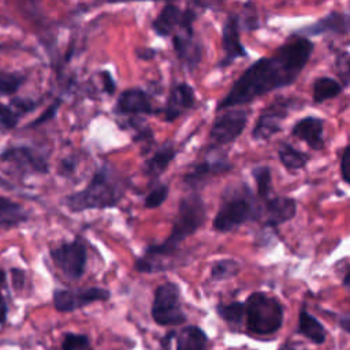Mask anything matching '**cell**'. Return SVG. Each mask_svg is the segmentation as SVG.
I'll return each instance as SVG.
<instances>
[{"mask_svg": "<svg viewBox=\"0 0 350 350\" xmlns=\"http://www.w3.org/2000/svg\"><path fill=\"white\" fill-rule=\"evenodd\" d=\"M313 49L314 44L309 38L293 36V40L282 44L271 56L249 66L217 103L216 111L250 104L264 94L293 85L308 64Z\"/></svg>", "mask_w": 350, "mask_h": 350, "instance_id": "obj_1", "label": "cell"}, {"mask_svg": "<svg viewBox=\"0 0 350 350\" xmlns=\"http://www.w3.org/2000/svg\"><path fill=\"white\" fill-rule=\"evenodd\" d=\"M126 187V182L112 167L101 165L82 190L66 196L64 205L71 212L113 208L123 198Z\"/></svg>", "mask_w": 350, "mask_h": 350, "instance_id": "obj_2", "label": "cell"}, {"mask_svg": "<svg viewBox=\"0 0 350 350\" xmlns=\"http://www.w3.org/2000/svg\"><path fill=\"white\" fill-rule=\"evenodd\" d=\"M260 213L261 206L247 185L242 183L237 187H227L221 196L212 227L219 232H230L250 220L260 219Z\"/></svg>", "mask_w": 350, "mask_h": 350, "instance_id": "obj_3", "label": "cell"}, {"mask_svg": "<svg viewBox=\"0 0 350 350\" xmlns=\"http://www.w3.org/2000/svg\"><path fill=\"white\" fill-rule=\"evenodd\" d=\"M206 219V206L204 200L197 191H193L189 196L180 198L171 232L167 239L161 243H152L154 250L167 254H179V245L196 234L198 228L205 223Z\"/></svg>", "mask_w": 350, "mask_h": 350, "instance_id": "obj_4", "label": "cell"}, {"mask_svg": "<svg viewBox=\"0 0 350 350\" xmlns=\"http://www.w3.org/2000/svg\"><path fill=\"white\" fill-rule=\"evenodd\" d=\"M243 305L246 327L252 334L271 335L280 329L284 312L278 298L256 291L246 298Z\"/></svg>", "mask_w": 350, "mask_h": 350, "instance_id": "obj_5", "label": "cell"}, {"mask_svg": "<svg viewBox=\"0 0 350 350\" xmlns=\"http://www.w3.org/2000/svg\"><path fill=\"white\" fill-rule=\"evenodd\" d=\"M150 314L159 325H180L187 320L182 309L178 283L165 282L156 287Z\"/></svg>", "mask_w": 350, "mask_h": 350, "instance_id": "obj_6", "label": "cell"}, {"mask_svg": "<svg viewBox=\"0 0 350 350\" xmlns=\"http://www.w3.org/2000/svg\"><path fill=\"white\" fill-rule=\"evenodd\" d=\"M298 100L293 97H276L267 105L258 115L256 124L252 130L254 141H267L283 130V120L288 116L290 111L297 107Z\"/></svg>", "mask_w": 350, "mask_h": 350, "instance_id": "obj_7", "label": "cell"}, {"mask_svg": "<svg viewBox=\"0 0 350 350\" xmlns=\"http://www.w3.org/2000/svg\"><path fill=\"white\" fill-rule=\"evenodd\" d=\"M51 258L66 278L77 280L86 269V246L79 238H75L71 242H63L51 250Z\"/></svg>", "mask_w": 350, "mask_h": 350, "instance_id": "obj_8", "label": "cell"}, {"mask_svg": "<svg viewBox=\"0 0 350 350\" xmlns=\"http://www.w3.org/2000/svg\"><path fill=\"white\" fill-rule=\"evenodd\" d=\"M247 118V109H226V112L216 116L208 135L211 146H221L234 142L243 133Z\"/></svg>", "mask_w": 350, "mask_h": 350, "instance_id": "obj_9", "label": "cell"}, {"mask_svg": "<svg viewBox=\"0 0 350 350\" xmlns=\"http://www.w3.org/2000/svg\"><path fill=\"white\" fill-rule=\"evenodd\" d=\"M111 298V291L101 287H83V288H56L52 295L53 306L57 312L68 313L85 308L98 301Z\"/></svg>", "mask_w": 350, "mask_h": 350, "instance_id": "obj_10", "label": "cell"}, {"mask_svg": "<svg viewBox=\"0 0 350 350\" xmlns=\"http://www.w3.org/2000/svg\"><path fill=\"white\" fill-rule=\"evenodd\" d=\"M241 25L238 14H228L221 27V49L223 57L217 62V67L226 68L239 57H247V52L241 42Z\"/></svg>", "mask_w": 350, "mask_h": 350, "instance_id": "obj_11", "label": "cell"}, {"mask_svg": "<svg viewBox=\"0 0 350 350\" xmlns=\"http://www.w3.org/2000/svg\"><path fill=\"white\" fill-rule=\"evenodd\" d=\"M172 46L178 60L187 71H193L198 67L202 59V46L196 38L193 27L179 29L174 33Z\"/></svg>", "mask_w": 350, "mask_h": 350, "instance_id": "obj_12", "label": "cell"}, {"mask_svg": "<svg viewBox=\"0 0 350 350\" xmlns=\"http://www.w3.org/2000/svg\"><path fill=\"white\" fill-rule=\"evenodd\" d=\"M232 163L226 157H219L215 160H204L194 164L183 176L185 183L193 190L198 193V189L204 187L206 182L212 178L226 174L232 170Z\"/></svg>", "mask_w": 350, "mask_h": 350, "instance_id": "obj_13", "label": "cell"}, {"mask_svg": "<svg viewBox=\"0 0 350 350\" xmlns=\"http://www.w3.org/2000/svg\"><path fill=\"white\" fill-rule=\"evenodd\" d=\"M0 160L15 164L29 172L46 174L49 171L46 156L29 146H12L5 149L1 152Z\"/></svg>", "mask_w": 350, "mask_h": 350, "instance_id": "obj_14", "label": "cell"}, {"mask_svg": "<svg viewBox=\"0 0 350 350\" xmlns=\"http://www.w3.org/2000/svg\"><path fill=\"white\" fill-rule=\"evenodd\" d=\"M350 27V15L347 12L340 11H331L321 19L316 21L312 25H308L299 29L293 36L298 37H314L321 34H335V36H346Z\"/></svg>", "mask_w": 350, "mask_h": 350, "instance_id": "obj_15", "label": "cell"}, {"mask_svg": "<svg viewBox=\"0 0 350 350\" xmlns=\"http://www.w3.org/2000/svg\"><path fill=\"white\" fill-rule=\"evenodd\" d=\"M297 213V201L291 197L276 196L264 201L260 217H262L264 227H278L290 221Z\"/></svg>", "mask_w": 350, "mask_h": 350, "instance_id": "obj_16", "label": "cell"}, {"mask_svg": "<svg viewBox=\"0 0 350 350\" xmlns=\"http://www.w3.org/2000/svg\"><path fill=\"white\" fill-rule=\"evenodd\" d=\"M113 112L118 115H153L156 111L152 105L149 94L139 88H130L116 98Z\"/></svg>", "mask_w": 350, "mask_h": 350, "instance_id": "obj_17", "label": "cell"}, {"mask_svg": "<svg viewBox=\"0 0 350 350\" xmlns=\"http://www.w3.org/2000/svg\"><path fill=\"white\" fill-rule=\"evenodd\" d=\"M196 105V93L194 89L186 83H176L171 88L170 94L167 97L165 107L163 108L164 120L174 122L180 118L186 111L191 109Z\"/></svg>", "mask_w": 350, "mask_h": 350, "instance_id": "obj_18", "label": "cell"}, {"mask_svg": "<svg viewBox=\"0 0 350 350\" xmlns=\"http://www.w3.org/2000/svg\"><path fill=\"white\" fill-rule=\"evenodd\" d=\"M291 135L304 141L312 150H321L324 142V120L317 116L301 118L293 127Z\"/></svg>", "mask_w": 350, "mask_h": 350, "instance_id": "obj_19", "label": "cell"}, {"mask_svg": "<svg viewBox=\"0 0 350 350\" xmlns=\"http://www.w3.org/2000/svg\"><path fill=\"white\" fill-rule=\"evenodd\" d=\"M38 105V101L33 98H12L11 104L0 101V130L10 131L16 127L21 118L27 112H31Z\"/></svg>", "mask_w": 350, "mask_h": 350, "instance_id": "obj_20", "label": "cell"}, {"mask_svg": "<svg viewBox=\"0 0 350 350\" xmlns=\"http://www.w3.org/2000/svg\"><path fill=\"white\" fill-rule=\"evenodd\" d=\"M183 19V11L176 4H165L159 15L152 21V29L159 37H168L179 29Z\"/></svg>", "mask_w": 350, "mask_h": 350, "instance_id": "obj_21", "label": "cell"}, {"mask_svg": "<svg viewBox=\"0 0 350 350\" xmlns=\"http://www.w3.org/2000/svg\"><path fill=\"white\" fill-rule=\"evenodd\" d=\"M176 156V150L174 148V145L171 142H167L164 145H161L157 150H154V153L142 165V172L156 180L170 165V163L175 159Z\"/></svg>", "mask_w": 350, "mask_h": 350, "instance_id": "obj_22", "label": "cell"}, {"mask_svg": "<svg viewBox=\"0 0 350 350\" xmlns=\"http://www.w3.org/2000/svg\"><path fill=\"white\" fill-rule=\"evenodd\" d=\"M27 220L29 213L21 204L0 196V228H12Z\"/></svg>", "mask_w": 350, "mask_h": 350, "instance_id": "obj_23", "label": "cell"}, {"mask_svg": "<svg viewBox=\"0 0 350 350\" xmlns=\"http://www.w3.org/2000/svg\"><path fill=\"white\" fill-rule=\"evenodd\" d=\"M298 334L304 335L309 340H312L316 345L324 343L327 334L324 325L313 316L310 314L305 308L301 309L299 317H298Z\"/></svg>", "mask_w": 350, "mask_h": 350, "instance_id": "obj_24", "label": "cell"}, {"mask_svg": "<svg viewBox=\"0 0 350 350\" xmlns=\"http://www.w3.org/2000/svg\"><path fill=\"white\" fill-rule=\"evenodd\" d=\"M208 336L197 325H186L176 336V350H206Z\"/></svg>", "mask_w": 350, "mask_h": 350, "instance_id": "obj_25", "label": "cell"}, {"mask_svg": "<svg viewBox=\"0 0 350 350\" xmlns=\"http://www.w3.org/2000/svg\"><path fill=\"white\" fill-rule=\"evenodd\" d=\"M343 90V86L339 81L331 77H320L314 79L312 88V98L313 103L321 104L336 96H339Z\"/></svg>", "mask_w": 350, "mask_h": 350, "instance_id": "obj_26", "label": "cell"}, {"mask_svg": "<svg viewBox=\"0 0 350 350\" xmlns=\"http://www.w3.org/2000/svg\"><path fill=\"white\" fill-rule=\"evenodd\" d=\"M278 156H279L282 165L288 171H298V170L305 168L310 159V156L308 153L295 149L294 146H291L287 142L280 144V146L278 149Z\"/></svg>", "mask_w": 350, "mask_h": 350, "instance_id": "obj_27", "label": "cell"}, {"mask_svg": "<svg viewBox=\"0 0 350 350\" xmlns=\"http://www.w3.org/2000/svg\"><path fill=\"white\" fill-rule=\"evenodd\" d=\"M216 312L221 320H224L231 327L241 325L245 317V305L243 302L234 301L230 304H219L216 306Z\"/></svg>", "mask_w": 350, "mask_h": 350, "instance_id": "obj_28", "label": "cell"}, {"mask_svg": "<svg viewBox=\"0 0 350 350\" xmlns=\"http://www.w3.org/2000/svg\"><path fill=\"white\" fill-rule=\"evenodd\" d=\"M252 175L256 180L258 198L264 202L268 198H271L272 193V176H271V168L268 165H258L252 170Z\"/></svg>", "mask_w": 350, "mask_h": 350, "instance_id": "obj_29", "label": "cell"}, {"mask_svg": "<svg viewBox=\"0 0 350 350\" xmlns=\"http://www.w3.org/2000/svg\"><path fill=\"white\" fill-rule=\"evenodd\" d=\"M241 265L237 260L232 258H223L216 261L211 268V280L213 282H223L232 279L238 275Z\"/></svg>", "mask_w": 350, "mask_h": 350, "instance_id": "obj_30", "label": "cell"}, {"mask_svg": "<svg viewBox=\"0 0 350 350\" xmlns=\"http://www.w3.org/2000/svg\"><path fill=\"white\" fill-rule=\"evenodd\" d=\"M170 189L165 183H159L156 185L153 189H150V191L146 194L145 201H144V206L148 209H154L159 208L168 197Z\"/></svg>", "mask_w": 350, "mask_h": 350, "instance_id": "obj_31", "label": "cell"}, {"mask_svg": "<svg viewBox=\"0 0 350 350\" xmlns=\"http://www.w3.org/2000/svg\"><path fill=\"white\" fill-rule=\"evenodd\" d=\"M90 339L85 334L66 332L62 340V350H88Z\"/></svg>", "mask_w": 350, "mask_h": 350, "instance_id": "obj_32", "label": "cell"}, {"mask_svg": "<svg viewBox=\"0 0 350 350\" xmlns=\"http://www.w3.org/2000/svg\"><path fill=\"white\" fill-rule=\"evenodd\" d=\"M23 82H25V77L19 74L0 75V96H10L15 93Z\"/></svg>", "mask_w": 350, "mask_h": 350, "instance_id": "obj_33", "label": "cell"}, {"mask_svg": "<svg viewBox=\"0 0 350 350\" xmlns=\"http://www.w3.org/2000/svg\"><path fill=\"white\" fill-rule=\"evenodd\" d=\"M335 64H336V70L339 72V77L342 78L343 85L346 86L349 83V53L346 51L342 52V53H338Z\"/></svg>", "mask_w": 350, "mask_h": 350, "instance_id": "obj_34", "label": "cell"}, {"mask_svg": "<svg viewBox=\"0 0 350 350\" xmlns=\"http://www.w3.org/2000/svg\"><path fill=\"white\" fill-rule=\"evenodd\" d=\"M100 79H101V85H103V92L107 93L108 96H112L116 90V82L112 77V74L107 70L100 71Z\"/></svg>", "mask_w": 350, "mask_h": 350, "instance_id": "obj_35", "label": "cell"}, {"mask_svg": "<svg viewBox=\"0 0 350 350\" xmlns=\"http://www.w3.org/2000/svg\"><path fill=\"white\" fill-rule=\"evenodd\" d=\"M347 168H349V146L346 145L340 154V164H339L340 176L345 183H349V170Z\"/></svg>", "mask_w": 350, "mask_h": 350, "instance_id": "obj_36", "label": "cell"}, {"mask_svg": "<svg viewBox=\"0 0 350 350\" xmlns=\"http://www.w3.org/2000/svg\"><path fill=\"white\" fill-rule=\"evenodd\" d=\"M59 105H60V101L57 100V101H55L34 123H31V126H37V124H41V123H44V122H46V120H49L51 118H53L55 116V113L57 112V108H59Z\"/></svg>", "mask_w": 350, "mask_h": 350, "instance_id": "obj_37", "label": "cell"}, {"mask_svg": "<svg viewBox=\"0 0 350 350\" xmlns=\"http://www.w3.org/2000/svg\"><path fill=\"white\" fill-rule=\"evenodd\" d=\"M12 284L15 290H21L25 286V272L21 269H12Z\"/></svg>", "mask_w": 350, "mask_h": 350, "instance_id": "obj_38", "label": "cell"}, {"mask_svg": "<svg viewBox=\"0 0 350 350\" xmlns=\"http://www.w3.org/2000/svg\"><path fill=\"white\" fill-rule=\"evenodd\" d=\"M137 56L142 60H152L154 56H156V49L153 48H149V46H144V48H139L135 51Z\"/></svg>", "mask_w": 350, "mask_h": 350, "instance_id": "obj_39", "label": "cell"}, {"mask_svg": "<svg viewBox=\"0 0 350 350\" xmlns=\"http://www.w3.org/2000/svg\"><path fill=\"white\" fill-rule=\"evenodd\" d=\"M7 316H8V305H7V301H5V298L1 293V287H0V325L5 324Z\"/></svg>", "mask_w": 350, "mask_h": 350, "instance_id": "obj_40", "label": "cell"}, {"mask_svg": "<svg viewBox=\"0 0 350 350\" xmlns=\"http://www.w3.org/2000/svg\"><path fill=\"white\" fill-rule=\"evenodd\" d=\"M75 170V161H72L71 159H64L60 164V172L63 175H70L72 174Z\"/></svg>", "mask_w": 350, "mask_h": 350, "instance_id": "obj_41", "label": "cell"}, {"mask_svg": "<svg viewBox=\"0 0 350 350\" xmlns=\"http://www.w3.org/2000/svg\"><path fill=\"white\" fill-rule=\"evenodd\" d=\"M278 350H306L299 342H293V340H287L284 343L280 345V347Z\"/></svg>", "mask_w": 350, "mask_h": 350, "instance_id": "obj_42", "label": "cell"}, {"mask_svg": "<svg viewBox=\"0 0 350 350\" xmlns=\"http://www.w3.org/2000/svg\"><path fill=\"white\" fill-rule=\"evenodd\" d=\"M339 327H340L346 334L350 332V317H349L347 313H345L343 316L339 317Z\"/></svg>", "mask_w": 350, "mask_h": 350, "instance_id": "obj_43", "label": "cell"}, {"mask_svg": "<svg viewBox=\"0 0 350 350\" xmlns=\"http://www.w3.org/2000/svg\"><path fill=\"white\" fill-rule=\"evenodd\" d=\"M349 278H350V273H349V269H346V272L343 275V286L345 287H349Z\"/></svg>", "mask_w": 350, "mask_h": 350, "instance_id": "obj_44", "label": "cell"}]
</instances>
